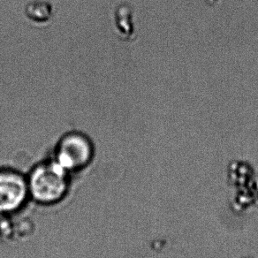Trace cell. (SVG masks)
<instances>
[{
    "label": "cell",
    "mask_w": 258,
    "mask_h": 258,
    "mask_svg": "<svg viewBox=\"0 0 258 258\" xmlns=\"http://www.w3.org/2000/svg\"><path fill=\"white\" fill-rule=\"evenodd\" d=\"M69 173L54 160L37 165L27 178L29 197L41 205L60 202L69 191Z\"/></svg>",
    "instance_id": "obj_1"
},
{
    "label": "cell",
    "mask_w": 258,
    "mask_h": 258,
    "mask_svg": "<svg viewBox=\"0 0 258 258\" xmlns=\"http://www.w3.org/2000/svg\"><path fill=\"white\" fill-rule=\"evenodd\" d=\"M29 198L27 178L12 170H0V215L18 212Z\"/></svg>",
    "instance_id": "obj_2"
},
{
    "label": "cell",
    "mask_w": 258,
    "mask_h": 258,
    "mask_svg": "<svg viewBox=\"0 0 258 258\" xmlns=\"http://www.w3.org/2000/svg\"><path fill=\"white\" fill-rule=\"evenodd\" d=\"M92 157L90 142L79 135H71L58 144L54 161L67 172H75L86 167Z\"/></svg>",
    "instance_id": "obj_3"
}]
</instances>
